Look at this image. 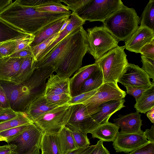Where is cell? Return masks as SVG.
I'll list each match as a JSON object with an SVG mask.
<instances>
[{
	"mask_svg": "<svg viewBox=\"0 0 154 154\" xmlns=\"http://www.w3.org/2000/svg\"><path fill=\"white\" fill-rule=\"evenodd\" d=\"M91 0H60L68 7L69 10L77 14L82 11Z\"/></svg>",
	"mask_w": 154,
	"mask_h": 154,
	"instance_id": "e575fe53",
	"label": "cell"
},
{
	"mask_svg": "<svg viewBox=\"0 0 154 154\" xmlns=\"http://www.w3.org/2000/svg\"><path fill=\"white\" fill-rule=\"evenodd\" d=\"M32 56L23 57L19 70L11 79V82L20 84L29 78L35 69Z\"/></svg>",
	"mask_w": 154,
	"mask_h": 154,
	"instance_id": "4316f807",
	"label": "cell"
},
{
	"mask_svg": "<svg viewBox=\"0 0 154 154\" xmlns=\"http://www.w3.org/2000/svg\"><path fill=\"white\" fill-rule=\"evenodd\" d=\"M146 116L152 123H154V107L149 110L147 113Z\"/></svg>",
	"mask_w": 154,
	"mask_h": 154,
	"instance_id": "11a10c76",
	"label": "cell"
},
{
	"mask_svg": "<svg viewBox=\"0 0 154 154\" xmlns=\"http://www.w3.org/2000/svg\"><path fill=\"white\" fill-rule=\"evenodd\" d=\"M96 146V145L89 146L86 148H78L68 154H90Z\"/></svg>",
	"mask_w": 154,
	"mask_h": 154,
	"instance_id": "681fc988",
	"label": "cell"
},
{
	"mask_svg": "<svg viewBox=\"0 0 154 154\" xmlns=\"http://www.w3.org/2000/svg\"><path fill=\"white\" fill-rule=\"evenodd\" d=\"M124 46H117L95 61L101 70L103 83L118 82L128 63Z\"/></svg>",
	"mask_w": 154,
	"mask_h": 154,
	"instance_id": "5b68a950",
	"label": "cell"
},
{
	"mask_svg": "<svg viewBox=\"0 0 154 154\" xmlns=\"http://www.w3.org/2000/svg\"><path fill=\"white\" fill-rule=\"evenodd\" d=\"M4 141L6 142V140L5 138L0 136V141Z\"/></svg>",
	"mask_w": 154,
	"mask_h": 154,
	"instance_id": "6f0895ef",
	"label": "cell"
},
{
	"mask_svg": "<svg viewBox=\"0 0 154 154\" xmlns=\"http://www.w3.org/2000/svg\"><path fill=\"white\" fill-rule=\"evenodd\" d=\"M103 81L102 72L99 68L84 82L81 88L80 94L97 89L103 84Z\"/></svg>",
	"mask_w": 154,
	"mask_h": 154,
	"instance_id": "f546056e",
	"label": "cell"
},
{
	"mask_svg": "<svg viewBox=\"0 0 154 154\" xmlns=\"http://www.w3.org/2000/svg\"><path fill=\"white\" fill-rule=\"evenodd\" d=\"M58 106L49 102L43 94L29 105L25 112L34 123L40 116Z\"/></svg>",
	"mask_w": 154,
	"mask_h": 154,
	"instance_id": "ffe728a7",
	"label": "cell"
},
{
	"mask_svg": "<svg viewBox=\"0 0 154 154\" xmlns=\"http://www.w3.org/2000/svg\"><path fill=\"white\" fill-rule=\"evenodd\" d=\"M143 134L149 142L154 143V125H152L150 129H146L143 132Z\"/></svg>",
	"mask_w": 154,
	"mask_h": 154,
	"instance_id": "816d5d0a",
	"label": "cell"
},
{
	"mask_svg": "<svg viewBox=\"0 0 154 154\" xmlns=\"http://www.w3.org/2000/svg\"><path fill=\"white\" fill-rule=\"evenodd\" d=\"M136 101L134 107L139 113H145L154 107V82Z\"/></svg>",
	"mask_w": 154,
	"mask_h": 154,
	"instance_id": "484cf974",
	"label": "cell"
},
{
	"mask_svg": "<svg viewBox=\"0 0 154 154\" xmlns=\"http://www.w3.org/2000/svg\"><path fill=\"white\" fill-rule=\"evenodd\" d=\"M18 4L33 8L39 11L54 13H71L60 0H17Z\"/></svg>",
	"mask_w": 154,
	"mask_h": 154,
	"instance_id": "2e32d148",
	"label": "cell"
},
{
	"mask_svg": "<svg viewBox=\"0 0 154 154\" xmlns=\"http://www.w3.org/2000/svg\"><path fill=\"white\" fill-rule=\"evenodd\" d=\"M141 27H146L154 30V0H150L141 15Z\"/></svg>",
	"mask_w": 154,
	"mask_h": 154,
	"instance_id": "4dcf8cb0",
	"label": "cell"
},
{
	"mask_svg": "<svg viewBox=\"0 0 154 154\" xmlns=\"http://www.w3.org/2000/svg\"><path fill=\"white\" fill-rule=\"evenodd\" d=\"M12 2L11 0H0V12Z\"/></svg>",
	"mask_w": 154,
	"mask_h": 154,
	"instance_id": "f5cc1de1",
	"label": "cell"
},
{
	"mask_svg": "<svg viewBox=\"0 0 154 154\" xmlns=\"http://www.w3.org/2000/svg\"><path fill=\"white\" fill-rule=\"evenodd\" d=\"M97 91V89L72 97L69 101L68 103L70 105L82 104L93 96Z\"/></svg>",
	"mask_w": 154,
	"mask_h": 154,
	"instance_id": "f35d334b",
	"label": "cell"
},
{
	"mask_svg": "<svg viewBox=\"0 0 154 154\" xmlns=\"http://www.w3.org/2000/svg\"><path fill=\"white\" fill-rule=\"evenodd\" d=\"M34 38L33 35H30L17 40L16 48L13 54L29 48Z\"/></svg>",
	"mask_w": 154,
	"mask_h": 154,
	"instance_id": "60d3db41",
	"label": "cell"
},
{
	"mask_svg": "<svg viewBox=\"0 0 154 154\" xmlns=\"http://www.w3.org/2000/svg\"><path fill=\"white\" fill-rule=\"evenodd\" d=\"M2 57V56L0 54V58H1Z\"/></svg>",
	"mask_w": 154,
	"mask_h": 154,
	"instance_id": "680465c9",
	"label": "cell"
},
{
	"mask_svg": "<svg viewBox=\"0 0 154 154\" xmlns=\"http://www.w3.org/2000/svg\"><path fill=\"white\" fill-rule=\"evenodd\" d=\"M125 87L126 88L127 93L133 96L135 99L136 100L137 99L143 92L147 89L134 87L130 86H126Z\"/></svg>",
	"mask_w": 154,
	"mask_h": 154,
	"instance_id": "f6af8a7d",
	"label": "cell"
},
{
	"mask_svg": "<svg viewBox=\"0 0 154 154\" xmlns=\"http://www.w3.org/2000/svg\"><path fill=\"white\" fill-rule=\"evenodd\" d=\"M71 13L41 11L15 1L0 12V19L17 29L34 35L47 25L70 16Z\"/></svg>",
	"mask_w": 154,
	"mask_h": 154,
	"instance_id": "3957f363",
	"label": "cell"
},
{
	"mask_svg": "<svg viewBox=\"0 0 154 154\" xmlns=\"http://www.w3.org/2000/svg\"><path fill=\"white\" fill-rule=\"evenodd\" d=\"M16 146L12 144H8L0 146V154H10L14 151Z\"/></svg>",
	"mask_w": 154,
	"mask_h": 154,
	"instance_id": "f907efd6",
	"label": "cell"
},
{
	"mask_svg": "<svg viewBox=\"0 0 154 154\" xmlns=\"http://www.w3.org/2000/svg\"><path fill=\"white\" fill-rule=\"evenodd\" d=\"M88 48L87 32L82 26L63 39L45 57L35 62V69L52 66L57 75L70 78L82 67Z\"/></svg>",
	"mask_w": 154,
	"mask_h": 154,
	"instance_id": "6da1fadb",
	"label": "cell"
},
{
	"mask_svg": "<svg viewBox=\"0 0 154 154\" xmlns=\"http://www.w3.org/2000/svg\"><path fill=\"white\" fill-rule=\"evenodd\" d=\"M54 72V68L48 66L35 69L29 78L20 84L0 81L6 93L10 107L17 112H25L33 101L43 94L46 80Z\"/></svg>",
	"mask_w": 154,
	"mask_h": 154,
	"instance_id": "7a4b0ae2",
	"label": "cell"
},
{
	"mask_svg": "<svg viewBox=\"0 0 154 154\" xmlns=\"http://www.w3.org/2000/svg\"><path fill=\"white\" fill-rule=\"evenodd\" d=\"M90 154H110L109 151L103 145V141L99 140Z\"/></svg>",
	"mask_w": 154,
	"mask_h": 154,
	"instance_id": "7dc6e473",
	"label": "cell"
},
{
	"mask_svg": "<svg viewBox=\"0 0 154 154\" xmlns=\"http://www.w3.org/2000/svg\"><path fill=\"white\" fill-rule=\"evenodd\" d=\"M141 115L136 112L121 116L113 119L114 123L120 127V132L126 133L140 134L143 131L141 128L142 120Z\"/></svg>",
	"mask_w": 154,
	"mask_h": 154,
	"instance_id": "ac0fdd59",
	"label": "cell"
},
{
	"mask_svg": "<svg viewBox=\"0 0 154 154\" xmlns=\"http://www.w3.org/2000/svg\"><path fill=\"white\" fill-rule=\"evenodd\" d=\"M67 16L54 21L47 25L34 35V39L30 47L36 46L57 33L66 20L69 18Z\"/></svg>",
	"mask_w": 154,
	"mask_h": 154,
	"instance_id": "603a6c76",
	"label": "cell"
},
{
	"mask_svg": "<svg viewBox=\"0 0 154 154\" xmlns=\"http://www.w3.org/2000/svg\"><path fill=\"white\" fill-rule=\"evenodd\" d=\"M29 124L24 125L2 131L0 132V136L5 138L7 142L20 134Z\"/></svg>",
	"mask_w": 154,
	"mask_h": 154,
	"instance_id": "8d00e7d4",
	"label": "cell"
},
{
	"mask_svg": "<svg viewBox=\"0 0 154 154\" xmlns=\"http://www.w3.org/2000/svg\"><path fill=\"white\" fill-rule=\"evenodd\" d=\"M32 35L16 28L0 19V45L7 42L16 41Z\"/></svg>",
	"mask_w": 154,
	"mask_h": 154,
	"instance_id": "d4e9b609",
	"label": "cell"
},
{
	"mask_svg": "<svg viewBox=\"0 0 154 154\" xmlns=\"http://www.w3.org/2000/svg\"><path fill=\"white\" fill-rule=\"evenodd\" d=\"M69 129L77 149L86 148L90 146V143L87 134Z\"/></svg>",
	"mask_w": 154,
	"mask_h": 154,
	"instance_id": "836d02e7",
	"label": "cell"
},
{
	"mask_svg": "<svg viewBox=\"0 0 154 154\" xmlns=\"http://www.w3.org/2000/svg\"><path fill=\"white\" fill-rule=\"evenodd\" d=\"M149 142L143 134L119 132L113 142L116 152H131L148 143Z\"/></svg>",
	"mask_w": 154,
	"mask_h": 154,
	"instance_id": "4fadbf2b",
	"label": "cell"
},
{
	"mask_svg": "<svg viewBox=\"0 0 154 154\" xmlns=\"http://www.w3.org/2000/svg\"><path fill=\"white\" fill-rule=\"evenodd\" d=\"M69 19V22L65 29L60 33L56 39L40 55L35 62L39 61L49 54L63 39L73 31L83 26L85 22L76 13L73 12H71Z\"/></svg>",
	"mask_w": 154,
	"mask_h": 154,
	"instance_id": "d6986e66",
	"label": "cell"
},
{
	"mask_svg": "<svg viewBox=\"0 0 154 154\" xmlns=\"http://www.w3.org/2000/svg\"><path fill=\"white\" fill-rule=\"evenodd\" d=\"M124 5L121 0H91L77 14L85 21L103 22Z\"/></svg>",
	"mask_w": 154,
	"mask_h": 154,
	"instance_id": "ba28073f",
	"label": "cell"
},
{
	"mask_svg": "<svg viewBox=\"0 0 154 154\" xmlns=\"http://www.w3.org/2000/svg\"><path fill=\"white\" fill-rule=\"evenodd\" d=\"M140 20L134 8L124 5L103 21V26L119 41H125L138 28Z\"/></svg>",
	"mask_w": 154,
	"mask_h": 154,
	"instance_id": "277c9868",
	"label": "cell"
},
{
	"mask_svg": "<svg viewBox=\"0 0 154 154\" xmlns=\"http://www.w3.org/2000/svg\"><path fill=\"white\" fill-rule=\"evenodd\" d=\"M42 135L41 131L32 123L27 125L20 134L6 142L8 144L16 146L14 152L18 154H23L34 147L40 146Z\"/></svg>",
	"mask_w": 154,
	"mask_h": 154,
	"instance_id": "30bf717a",
	"label": "cell"
},
{
	"mask_svg": "<svg viewBox=\"0 0 154 154\" xmlns=\"http://www.w3.org/2000/svg\"><path fill=\"white\" fill-rule=\"evenodd\" d=\"M153 82L150 81L148 74L138 66L129 63L118 81L125 87L146 88H149Z\"/></svg>",
	"mask_w": 154,
	"mask_h": 154,
	"instance_id": "7c38bea8",
	"label": "cell"
},
{
	"mask_svg": "<svg viewBox=\"0 0 154 154\" xmlns=\"http://www.w3.org/2000/svg\"><path fill=\"white\" fill-rule=\"evenodd\" d=\"M45 97L51 103L59 106L68 103L72 97L70 94H67L50 95Z\"/></svg>",
	"mask_w": 154,
	"mask_h": 154,
	"instance_id": "d590c367",
	"label": "cell"
},
{
	"mask_svg": "<svg viewBox=\"0 0 154 154\" xmlns=\"http://www.w3.org/2000/svg\"><path fill=\"white\" fill-rule=\"evenodd\" d=\"M119 127L116 124L108 122L98 125L90 133L92 137L103 142H113L119 133Z\"/></svg>",
	"mask_w": 154,
	"mask_h": 154,
	"instance_id": "cb8c5ba5",
	"label": "cell"
},
{
	"mask_svg": "<svg viewBox=\"0 0 154 154\" xmlns=\"http://www.w3.org/2000/svg\"><path fill=\"white\" fill-rule=\"evenodd\" d=\"M69 21L70 20L69 18L67 19L66 20V21L63 24L60 30L58 32V33L59 34L63 30H64L65 29V28L68 25V24L69 23Z\"/></svg>",
	"mask_w": 154,
	"mask_h": 154,
	"instance_id": "9f6ffc18",
	"label": "cell"
},
{
	"mask_svg": "<svg viewBox=\"0 0 154 154\" xmlns=\"http://www.w3.org/2000/svg\"><path fill=\"white\" fill-rule=\"evenodd\" d=\"M124 99L110 101L100 104L94 110L91 115L93 120L99 125L107 122L114 113L125 107Z\"/></svg>",
	"mask_w": 154,
	"mask_h": 154,
	"instance_id": "9a60e30c",
	"label": "cell"
},
{
	"mask_svg": "<svg viewBox=\"0 0 154 154\" xmlns=\"http://www.w3.org/2000/svg\"><path fill=\"white\" fill-rule=\"evenodd\" d=\"M9 56L12 57L20 58L32 56V52L30 47V46L27 48L14 53Z\"/></svg>",
	"mask_w": 154,
	"mask_h": 154,
	"instance_id": "c3c4849f",
	"label": "cell"
},
{
	"mask_svg": "<svg viewBox=\"0 0 154 154\" xmlns=\"http://www.w3.org/2000/svg\"><path fill=\"white\" fill-rule=\"evenodd\" d=\"M128 154H154V143L149 142Z\"/></svg>",
	"mask_w": 154,
	"mask_h": 154,
	"instance_id": "ee69618b",
	"label": "cell"
},
{
	"mask_svg": "<svg viewBox=\"0 0 154 154\" xmlns=\"http://www.w3.org/2000/svg\"><path fill=\"white\" fill-rule=\"evenodd\" d=\"M41 154H61L59 146L57 134L42 133L40 146Z\"/></svg>",
	"mask_w": 154,
	"mask_h": 154,
	"instance_id": "83f0119b",
	"label": "cell"
},
{
	"mask_svg": "<svg viewBox=\"0 0 154 154\" xmlns=\"http://www.w3.org/2000/svg\"><path fill=\"white\" fill-rule=\"evenodd\" d=\"M88 52L95 60L118 46L119 41L103 26H95L86 31Z\"/></svg>",
	"mask_w": 154,
	"mask_h": 154,
	"instance_id": "52a82bcc",
	"label": "cell"
},
{
	"mask_svg": "<svg viewBox=\"0 0 154 154\" xmlns=\"http://www.w3.org/2000/svg\"><path fill=\"white\" fill-rule=\"evenodd\" d=\"M58 140L61 154H68L77 149L69 128L64 127L57 134Z\"/></svg>",
	"mask_w": 154,
	"mask_h": 154,
	"instance_id": "f1b7e54d",
	"label": "cell"
},
{
	"mask_svg": "<svg viewBox=\"0 0 154 154\" xmlns=\"http://www.w3.org/2000/svg\"><path fill=\"white\" fill-rule=\"evenodd\" d=\"M33 123L25 112H18L17 116L7 122L0 124V132L25 124Z\"/></svg>",
	"mask_w": 154,
	"mask_h": 154,
	"instance_id": "1f68e13d",
	"label": "cell"
},
{
	"mask_svg": "<svg viewBox=\"0 0 154 154\" xmlns=\"http://www.w3.org/2000/svg\"><path fill=\"white\" fill-rule=\"evenodd\" d=\"M70 78L60 77L54 74L48 79L43 95H58L63 94H70L69 82Z\"/></svg>",
	"mask_w": 154,
	"mask_h": 154,
	"instance_id": "44dd1931",
	"label": "cell"
},
{
	"mask_svg": "<svg viewBox=\"0 0 154 154\" xmlns=\"http://www.w3.org/2000/svg\"><path fill=\"white\" fill-rule=\"evenodd\" d=\"M59 34L57 33L38 45L30 47L34 63L40 55L56 39Z\"/></svg>",
	"mask_w": 154,
	"mask_h": 154,
	"instance_id": "d6a6232c",
	"label": "cell"
},
{
	"mask_svg": "<svg viewBox=\"0 0 154 154\" xmlns=\"http://www.w3.org/2000/svg\"><path fill=\"white\" fill-rule=\"evenodd\" d=\"M139 53L141 55L154 59V39L143 46Z\"/></svg>",
	"mask_w": 154,
	"mask_h": 154,
	"instance_id": "7bdbcfd3",
	"label": "cell"
},
{
	"mask_svg": "<svg viewBox=\"0 0 154 154\" xmlns=\"http://www.w3.org/2000/svg\"><path fill=\"white\" fill-rule=\"evenodd\" d=\"M23 58L9 56L0 58V81H11L19 70Z\"/></svg>",
	"mask_w": 154,
	"mask_h": 154,
	"instance_id": "7402d4cb",
	"label": "cell"
},
{
	"mask_svg": "<svg viewBox=\"0 0 154 154\" xmlns=\"http://www.w3.org/2000/svg\"><path fill=\"white\" fill-rule=\"evenodd\" d=\"M18 113L11 107L0 109V124L14 118L17 116Z\"/></svg>",
	"mask_w": 154,
	"mask_h": 154,
	"instance_id": "b9f144b4",
	"label": "cell"
},
{
	"mask_svg": "<svg viewBox=\"0 0 154 154\" xmlns=\"http://www.w3.org/2000/svg\"><path fill=\"white\" fill-rule=\"evenodd\" d=\"M17 41H10L0 45V54L2 57L9 56L13 53Z\"/></svg>",
	"mask_w": 154,
	"mask_h": 154,
	"instance_id": "ab89813d",
	"label": "cell"
},
{
	"mask_svg": "<svg viewBox=\"0 0 154 154\" xmlns=\"http://www.w3.org/2000/svg\"><path fill=\"white\" fill-rule=\"evenodd\" d=\"M39 146H36L34 147L27 152L23 154H40ZM10 154H18L14 151L11 152Z\"/></svg>",
	"mask_w": 154,
	"mask_h": 154,
	"instance_id": "db71d44e",
	"label": "cell"
},
{
	"mask_svg": "<svg viewBox=\"0 0 154 154\" xmlns=\"http://www.w3.org/2000/svg\"><path fill=\"white\" fill-rule=\"evenodd\" d=\"M72 109L68 103L59 106L46 112L34 122L42 133L56 134L66 126Z\"/></svg>",
	"mask_w": 154,
	"mask_h": 154,
	"instance_id": "8992f818",
	"label": "cell"
},
{
	"mask_svg": "<svg viewBox=\"0 0 154 154\" xmlns=\"http://www.w3.org/2000/svg\"><path fill=\"white\" fill-rule=\"evenodd\" d=\"M98 125L89 114L84 105H72L71 114L66 125L69 129L87 134Z\"/></svg>",
	"mask_w": 154,
	"mask_h": 154,
	"instance_id": "8fae6325",
	"label": "cell"
},
{
	"mask_svg": "<svg viewBox=\"0 0 154 154\" xmlns=\"http://www.w3.org/2000/svg\"><path fill=\"white\" fill-rule=\"evenodd\" d=\"M10 107L6 93L0 84V109Z\"/></svg>",
	"mask_w": 154,
	"mask_h": 154,
	"instance_id": "bcb514c9",
	"label": "cell"
},
{
	"mask_svg": "<svg viewBox=\"0 0 154 154\" xmlns=\"http://www.w3.org/2000/svg\"><path fill=\"white\" fill-rule=\"evenodd\" d=\"M141 57L142 63L141 69L154 81V59L142 55Z\"/></svg>",
	"mask_w": 154,
	"mask_h": 154,
	"instance_id": "74e56055",
	"label": "cell"
},
{
	"mask_svg": "<svg viewBox=\"0 0 154 154\" xmlns=\"http://www.w3.org/2000/svg\"><path fill=\"white\" fill-rule=\"evenodd\" d=\"M99 67L95 63L82 67L69 79V88L72 97L80 94L81 88L85 81Z\"/></svg>",
	"mask_w": 154,
	"mask_h": 154,
	"instance_id": "e0dca14e",
	"label": "cell"
},
{
	"mask_svg": "<svg viewBox=\"0 0 154 154\" xmlns=\"http://www.w3.org/2000/svg\"><path fill=\"white\" fill-rule=\"evenodd\" d=\"M154 39V30L146 27L139 26L135 32L125 41V49L139 53L141 48Z\"/></svg>",
	"mask_w": 154,
	"mask_h": 154,
	"instance_id": "5bb4252c",
	"label": "cell"
},
{
	"mask_svg": "<svg viewBox=\"0 0 154 154\" xmlns=\"http://www.w3.org/2000/svg\"><path fill=\"white\" fill-rule=\"evenodd\" d=\"M126 95V92L119 87L117 83L106 82L103 83L93 96L82 104L85 106L91 116L100 104L111 100H122Z\"/></svg>",
	"mask_w": 154,
	"mask_h": 154,
	"instance_id": "9c48e42d",
	"label": "cell"
}]
</instances>
